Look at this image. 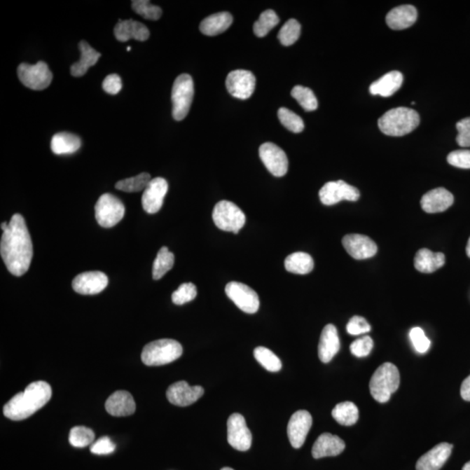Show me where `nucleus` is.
Segmentation results:
<instances>
[{
    "label": "nucleus",
    "instance_id": "36",
    "mask_svg": "<svg viewBox=\"0 0 470 470\" xmlns=\"http://www.w3.org/2000/svg\"><path fill=\"white\" fill-rule=\"evenodd\" d=\"M151 181L152 178L149 174L142 173L137 177L122 179L116 183V188L125 193H137L144 191Z\"/></svg>",
    "mask_w": 470,
    "mask_h": 470
},
{
    "label": "nucleus",
    "instance_id": "27",
    "mask_svg": "<svg viewBox=\"0 0 470 470\" xmlns=\"http://www.w3.org/2000/svg\"><path fill=\"white\" fill-rule=\"evenodd\" d=\"M403 83V76L400 71H392L383 75L378 81L374 82L369 88L372 95L390 97L396 93Z\"/></svg>",
    "mask_w": 470,
    "mask_h": 470
},
{
    "label": "nucleus",
    "instance_id": "25",
    "mask_svg": "<svg viewBox=\"0 0 470 470\" xmlns=\"http://www.w3.org/2000/svg\"><path fill=\"white\" fill-rule=\"evenodd\" d=\"M114 35L120 42H127L132 39L138 41H146L150 37V32L145 25L139 21L120 20L114 27Z\"/></svg>",
    "mask_w": 470,
    "mask_h": 470
},
{
    "label": "nucleus",
    "instance_id": "4",
    "mask_svg": "<svg viewBox=\"0 0 470 470\" xmlns=\"http://www.w3.org/2000/svg\"><path fill=\"white\" fill-rule=\"evenodd\" d=\"M400 385V373L396 365L385 362L376 369L369 383L373 398L378 403L389 401Z\"/></svg>",
    "mask_w": 470,
    "mask_h": 470
},
{
    "label": "nucleus",
    "instance_id": "37",
    "mask_svg": "<svg viewBox=\"0 0 470 470\" xmlns=\"http://www.w3.org/2000/svg\"><path fill=\"white\" fill-rule=\"evenodd\" d=\"M291 95L307 112H312L317 109L318 100L311 89L303 87V85H296L293 88Z\"/></svg>",
    "mask_w": 470,
    "mask_h": 470
},
{
    "label": "nucleus",
    "instance_id": "1",
    "mask_svg": "<svg viewBox=\"0 0 470 470\" xmlns=\"http://www.w3.org/2000/svg\"><path fill=\"white\" fill-rule=\"evenodd\" d=\"M0 254L11 274L21 276L26 274L32 259L31 235L22 215L15 214L3 233L0 242Z\"/></svg>",
    "mask_w": 470,
    "mask_h": 470
},
{
    "label": "nucleus",
    "instance_id": "13",
    "mask_svg": "<svg viewBox=\"0 0 470 470\" xmlns=\"http://www.w3.org/2000/svg\"><path fill=\"white\" fill-rule=\"evenodd\" d=\"M261 161L275 177H282L289 170V160L284 151L274 143L267 142L260 146Z\"/></svg>",
    "mask_w": 470,
    "mask_h": 470
},
{
    "label": "nucleus",
    "instance_id": "6",
    "mask_svg": "<svg viewBox=\"0 0 470 470\" xmlns=\"http://www.w3.org/2000/svg\"><path fill=\"white\" fill-rule=\"evenodd\" d=\"M195 88L193 81L189 74H183L177 78L172 90V102H173V117L175 120L181 121L188 116L191 107Z\"/></svg>",
    "mask_w": 470,
    "mask_h": 470
},
{
    "label": "nucleus",
    "instance_id": "45",
    "mask_svg": "<svg viewBox=\"0 0 470 470\" xmlns=\"http://www.w3.org/2000/svg\"><path fill=\"white\" fill-rule=\"evenodd\" d=\"M373 347H374V342H373L371 337L364 336L360 339L354 340L351 344L350 351L354 357L360 358L366 357L371 354Z\"/></svg>",
    "mask_w": 470,
    "mask_h": 470
},
{
    "label": "nucleus",
    "instance_id": "56",
    "mask_svg": "<svg viewBox=\"0 0 470 470\" xmlns=\"http://www.w3.org/2000/svg\"><path fill=\"white\" fill-rule=\"evenodd\" d=\"M127 51H130V50H131V48H130V46H129V48H127Z\"/></svg>",
    "mask_w": 470,
    "mask_h": 470
},
{
    "label": "nucleus",
    "instance_id": "55",
    "mask_svg": "<svg viewBox=\"0 0 470 470\" xmlns=\"http://www.w3.org/2000/svg\"><path fill=\"white\" fill-rule=\"evenodd\" d=\"M221 470H235V469H233L228 468V467H226V468L221 469Z\"/></svg>",
    "mask_w": 470,
    "mask_h": 470
},
{
    "label": "nucleus",
    "instance_id": "9",
    "mask_svg": "<svg viewBox=\"0 0 470 470\" xmlns=\"http://www.w3.org/2000/svg\"><path fill=\"white\" fill-rule=\"evenodd\" d=\"M125 215V207L117 197L105 193L99 197L95 206V216L99 226L112 228L120 222Z\"/></svg>",
    "mask_w": 470,
    "mask_h": 470
},
{
    "label": "nucleus",
    "instance_id": "20",
    "mask_svg": "<svg viewBox=\"0 0 470 470\" xmlns=\"http://www.w3.org/2000/svg\"><path fill=\"white\" fill-rule=\"evenodd\" d=\"M453 450V445L448 443L437 444L427 452L416 462V470H440L446 464Z\"/></svg>",
    "mask_w": 470,
    "mask_h": 470
},
{
    "label": "nucleus",
    "instance_id": "42",
    "mask_svg": "<svg viewBox=\"0 0 470 470\" xmlns=\"http://www.w3.org/2000/svg\"><path fill=\"white\" fill-rule=\"evenodd\" d=\"M132 10L146 20H158L163 15L160 7L153 6L146 0H134L132 1Z\"/></svg>",
    "mask_w": 470,
    "mask_h": 470
},
{
    "label": "nucleus",
    "instance_id": "52",
    "mask_svg": "<svg viewBox=\"0 0 470 470\" xmlns=\"http://www.w3.org/2000/svg\"><path fill=\"white\" fill-rule=\"evenodd\" d=\"M466 253H467V256L470 258V238L469 240L467 247H466Z\"/></svg>",
    "mask_w": 470,
    "mask_h": 470
},
{
    "label": "nucleus",
    "instance_id": "30",
    "mask_svg": "<svg viewBox=\"0 0 470 470\" xmlns=\"http://www.w3.org/2000/svg\"><path fill=\"white\" fill-rule=\"evenodd\" d=\"M233 23V16L227 12L208 16L200 25V30L207 36H216L227 31Z\"/></svg>",
    "mask_w": 470,
    "mask_h": 470
},
{
    "label": "nucleus",
    "instance_id": "19",
    "mask_svg": "<svg viewBox=\"0 0 470 470\" xmlns=\"http://www.w3.org/2000/svg\"><path fill=\"white\" fill-rule=\"evenodd\" d=\"M109 285V278L99 271L85 272L78 275L73 281L75 292L84 296H92L102 292Z\"/></svg>",
    "mask_w": 470,
    "mask_h": 470
},
{
    "label": "nucleus",
    "instance_id": "33",
    "mask_svg": "<svg viewBox=\"0 0 470 470\" xmlns=\"http://www.w3.org/2000/svg\"><path fill=\"white\" fill-rule=\"evenodd\" d=\"M332 416L340 425L352 426L359 419L358 408L351 401H344L333 408Z\"/></svg>",
    "mask_w": 470,
    "mask_h": 470
},
{
    "label": "nucleus",
    "instance_id": "28",
    "mask_svg": "<svg viewBox=\"0 0 470 470\" xmlns=\"http://www.w3.org/2000/svg\"><path fill=\"white\" fill-rule=\"evenodd\" d=\"M78 48L81 51V60L71 67V74L74 77L83 76L89 68L95 66L102 57V55L93 49L87 41H81L78 44Z\"/></svg>",
    "mask_w": 470,
    "mask_h": 470
},
{
    "label": "nucleus",
    "instance_id": "39",
    "mask_svg": "<svg viewBox=\"0 0 470 470\" xmlns=\"http://www.w3.org/2000/svg\"><path fill=\"white\" fill-rule=\"evenodd\" d=\"M95 438V432L87 427L78 426L71 429L69 441L71 446L85 448L92 444Z\"/></svg>",
    "mask_w": 470,
    "mask_h": 470
},
{
    "label": "nucleus",
    "instance_id": "44",
    "mask_svg": "<svg viewBox=\"0 0 470 470\" xmlns=\"http://www.w3.org/2000/svg\"><path fill=\"white\" fill-rule=\"evenodd\" d=\"M410 337L413 345L418 353L425 354L429 350L431 343L421 328H418V326L413 328L410 330Z\"/></svg>",
    "mask_w": 470,
    "mask_h": 470
},
{
    "label": "nucleus",
    "instance_id": "11",
    "mask_svg": "<svg viewBox=\"0 0 470 470\" xmlns=\"http://www.w3.org/2000/svg\"><path fill=\"white\" fill-rule=\"evenodd\" d=\"M360 195V191L357 188L343 181L326 183L319 192L321 202L326 206L336 205L342 200L357 202Z\"/></svg>",
    "mask_w": 470,
    "mask_h": 470
},
{
    "label": "nucleus",
    "instance_id": "46",
    "mask_svg": "<svg viewBox=\"0 0 470 470\" xmlns=\"http://www.w3.org/2000/svg\"><path fill=\"white\" fill-rule=\"evenodd\" d=\"M447 160L451 166L470 170V150H455L448 154Z\"/></svg>",
    "mask_w": 470,
    "mask_h": 470
},
{
    "label": "nucleus",
    "instance_id": "8",
    "mask_svg": "<svg viewBox=\"0 0 470 470\" xmlns=\"http://www.w3.org/2000/svg\"><path fill=\"white\" fill-rule=\"evenodd\" d=\"M17 71L21 83L35 91L48 88L53 81L52 71L43 61L35 64H20Z\"/></svg>",
    "mask_w": 470,
    "mask_h": 470
},
{
    "label": "nucleus",
    "instance_id": "35",
    "mask_svg": "<svg viewBox=\"0 0 470 470\" xmlns=\"http://www.w3.org/2000/svg\"><path fill=\"white\" fill-rule=\"evenodd\" d=\"M254 358L269 372H278L282 368V364L277 355L265 347H258L254 351Z\"/></svg>",
    "mask_w": 470,
    "mask_h": 470
},
{
    "label": "nucleus",
    "instance_id": "51",
    "mask_svg": "<svg viewBox=\"0 0 470 470\" xmlns=\"http://www.w3.org/2000/svg\"><path fill=\"white\" fill-rule=\"evenodd\" d=\"M461 396L462 399L470 401V375L462 384Z\"/></svg>",
    "mask_w": 470,
    "mask_h": 470
},
{
    "label": "nucleus",
    "instance_id": "7",
    "mask_svg": "<svg viewBox=\"0 0 470 470\" xmlns=\"http://www.w3.org/2000/svg\"><path fill=\"white\" fill-rule=\"evenodd\" d=\"M214 224L221 230L237 234L246 223V216L235 203L221 200L215 205L213 211Z\"/></svg>",
    "mask_w": 470,
    "mask_h": 470
},
{
    "label": "nucleus",
    "instance_id": "48",
    "mask_svg": "<svg viewBox=\"0 0 470 470\" xmlns=\"http://www.w3.org/2000/svg\"><path fill=\"white\" fill-rule=\"evenodd\" d=\"M457 144L462 147L470 146V117L457 122Z\"/></svg>",
    "mask_w": 470,
    "mask_h": 470
},
{
    "label": "nucleus",
    "instance_id": "50",
    "mask_svg": "<svg viewBox=\"0 0 470 470\" xmlns=\"http://www.w3.org/2000/svg\"><path fill=\"white\" fill-rule=\"evenodd\" d=\"M102 87L106 92L116 95L122 88L121 78L118 74H110L104 80Z\"/></svg>",
    "mask_w": 470,
    "mask_h": 470
},
{
    "label": "nucleus",
    "instance_id": "29",
    "mask_svg": "<svg viewBox=\"0 0 470 470\" xmlns=\"http://www.w3.org/2000/svg\"><path fill=\"white\" fill-rule=\"evenodd\" d=\"M445 264V256L443 253H434L427 249L418 251L415 257L416 270L424 274L438 270Z\"/></svg>",
    "mask_w": 470,
    "mask_h": 470
},
{
    "label": "nucleus",
    "instance_id": "22",
    "mask_svg": "<svg viewBox=\"0 0 470 470\" xmlns=\"http://www.w3.org/2000/svg\"><path fill=\"white\" fill-rule=\"evenodd\" d=\"M345 448V443L339 436L324 433L315 441L312 448V455L315 459L336 457L342 454Z\"/></svg>",
    "mask_w": 470,
    "mask_h": 470
},
{
    "label": "nucleus",
    "instance_id": "24",
    "mask_svg": "<svg viewBox=\"0 0 470 470\" xmlns=\"http://www.w3.org/2000/svg\"><path fill=\"white\" fill-rule=\"evenodd\" d=\"M106 410L111 415L122 417L134 414L136 403L130 393L127 391L118 390L111 394L106 400Z\"/></svg>",
    "mask_w": 470,
    "mask_h": 470
},
{
    "label": "nucleus",
    "instance_id": "10",
    "mask_svg": "<svg viewBox=\"0 0 470 470\" xmlns=\"http://www.w3.org/2000/svg\"><path fill=\"white\" fill-rule=\"evenodd\" d=\"M226 294L240 310L247 314H254L259 310V296L250 286L244 283L231 282L225 289Z\"/></svg>",
    "mask_w": 470,
    "mask_h": 470
},
{
    "label": "nucleus",
    "instance_id": "17",
    "mask_svg": "<svg viewBox=\"0 0 470 470\" xmlns=\"http://www.w3.org/2000/svg\"><path fill=\"white\" fill-rule=\"evenodd\" d=\"M313 423L310 412L299 410L291 416L288 425V436L293 448H300L306 441Z\"/></svg>",
    "mask_w": 470,
    "mask_h": 470
},
{
    "label": "nucleus",
    "instance_id": "18",
    "mask_svg": "<svg viewBox=\"0 0 470 470\" xmlns=\"http://www.w3.org/2000/svg\"><path fill=\"white\" fill-rule=\"evenodd\" d=\"M343 245L350 256L355 260H366L375 256L378 246L369 237L352 234L344 236Z\"/></svg>",
    "mask_w": 470,
    "mask_h": 470
},
{
    "label": "nucleus",
    "instance_id": "14",
    "mask_svg": "<svg viewBox=\"0 0 470 470\" xmlns=\"http://www.w3.org/2000/svg\"><path fill=\"white\" fill-rule=\"evenodd\" d=\"M252 434L247 428L245 418L240 414H233L228 420V441L239 451L249 450L252 445Z\"/></svg>",
    "mask_w": 470,
    "mask_h": 470
},
{
    "label": "nucleus",
    "instance_id": "49",
    "mask_svg": "<svg viewBox=\"0 0 470 470\" xmlns=\"http://www.w3.org/2000/svg\"><path fill=\"white\" fill-rule=\"evenodd\" d=\"M116 444L113 443L109 437H102L95 443L91 447V452L95 455H109L116 450Z\"/></svg>",
    "mask_w": 470,
    "mask_h": 470
},
{
    "label": "nucleus",
    "instance_id": "34",
    "mask_svg": "<svg viewBox=\"0 0 470 470\" xmlns=\"http://www.w3.org/2000/svg\"><path fill=\"white\" fill-rule=\"evenodd\" d=\"M174 264V256L168 250L167 247H161L157 254L155 260L153 265V278L160 279L173 268Z\"/></svg>",
    "mask_w": 470,
    "mask_h": 470
},
{
    "label": "nucleus",
    "instance_id": "38",
    "mask_svg": "<svg viewBox=\"0 0 470 470\" xmlns=\"http://www.w3.org/2000/svg\"><path fill=\"white\" fill-rule=\"evenodd\" d=\"M279 19L274 11L267 10L261 14L259 20L254 25V34L259 38H263L268 35L272 28L277 26Z\"/></svg>",
    "mask_w": 470,
    "mask_h": 470
},
{
    "label": "nucleus",
    "instance_id": "43",
    "mask_svg": "<svg viewBox=\"0 0 470 470\" xmlns=\"http://www.w3.org/2000/svg\"><path fill=\"white\" fill-rule=\"evenodd\" d=\"M197 289L193 283H183L172 294V300L177 305H183L195 299Z\"/></svg>",
    "mask_w": 470,
    "mask_h": 470
},
{
    "label": "nucleus",
    "instance_id": "31",
    "mask_svg": "<svg viewBox=\"0 0 470 470\" xmlns=\"http://www.w3.org/2000/svg\"><path fill=\"white\" fill-rule=\"evenodd\" d=\"M81 146V139L70 132H59L53 136L51 141L53 153L58 155L76 153Z\"/></svg>",
    "mask_w": 470,
    "mask_h": 470
},
{
    "label": "nucleus",
    "instance_id": "16",
    "mask_svg": "<svg viewBox=\"0 0 470 470\" xmlns=\"http://www.w3.org/2000/svg\"><path fill=\"white\" fill-rule=\"evenodd\" d=\"M167 191L168 183L166 179L161 177L152 179L142 195V206L146 213L153 214L160 210Z\"/></svg>",
    "mask_w": 470,
    "mask_h": 470
},
{
    "label": "nucleus",
    "instance_id": "53",
    "mask_svg": "<svg viewBox=\"0 0 470 470\" xmlns=\"http://www.w3.org/2000/svg\"><path fill=\"white\" fill-rule=\"evenodd\" d=\"M8 225L9 224H7L6 222H3V223H1V229L3 232L6 230L7 228H8Z\"/></svg>",
    "mask_w": 470,
    "mask_h": 470
},
{
    "label": "nucleus",
    "instance_id": "3",
    "mask_svg": "<svg viewBox=\"0 0 470 470\" xmlns=\"http://www.w3.org/2000/svg\"><path fill=\"white\" fill-rule=\"evenodd\" d=\"M419 124L418 113L408 107H397L387 111L378 120L380 130L384 134L393 137L410 134Z\"/></svg>",
    "mask_w": 470,
    "mask_h": 470
},
{
    "label": "nucleus",
    "instance_id": "47",
    "mask_svg": "<svg viewBox=\"0 0 470 470\" xmlns=\"http://www.w3.org/2000/svg\"><path fill=\"white\" fill-rule=\"evenodd\" d=\"M371 326L364 317H354L347 325V331L350 335L359 336L371 331Z\"/></svg>",
    "mask_w": 470,
    "mask_h": 470
},
{
    "label": "nucleus",
    "instance_id": "41",
    "mask_svg": "<svg viewBox=\"0 0 470 470\" xmlns=\"http://www.w3.org/2000/svg\"><path fill=\"white\" fill-rule=\"evenodd\" d=\"M278 118L281 123L294 134H299L304 130L305 125L303 118L286 107L279 109Z\"/></svg>",
    "mask_w": 470,
    "mask_h": 470
},
{
    "label": "nucleus",
    "instance_id": "26",
    "mask_svg": "<svg viewBox=\"0 0 470 470\" xmlns=\"http://www.w3.org/2000/svg\"><path fill=\"white\" fill-rule=\"evenodd\" d=\"M417 10L411 5L396 7L386 17L387 26L393 30H404L410 27L417 20Z\"/></svg>",
    "mask_w": 470,
    "mask_h": 470
},
{
    "label": "nucleus",
    "instance_id": "21",
    "mask_svg": "<svg viewBox=\"0 0 470 470\" xmlns=\"http://www.w3.org/2000/svg\"><path fill=\"white\" fill-rule=\"evenodd\" d=\"M453 195L443 188L431 190L425 193L421 200L422 208L428 214L441 213L453 205Z\"/></svg>",
    "mask_w": 470,
    "mask_h": 470
},
{
    "label": "nucleus",
    "instance_id": "54",
    "mask_svg": "<svg viewBox=\"0 0 470 470\" xmlns=\"http://www.w3.org/2000/svg\"><path fill=\"white\" fill-rule=\"evenodd\" d=\"M462 470H470V461L469 462H467V464H466L464 466V468H462Z\"/></svg>",
    "mask_w": 470,
    "mask_h": 470
},
{
    "label": "nucleus",
    "instance_id": "40",
    "mask_svg": "<svg viewBox=\"0 0 470 470\" xmlns=\"http://www.w3.org/2000/svg\"><path fill=\"white\" fill-rule=\"evenodd\" d=\"M300 25L296 20L286 21L284 26L279 30L278 39L283 46H289L296 43L300 38Z\"/></svg>",
    "mask_w": 470,
    "mask_h": 470
},
{
    "label": "nucleus",
    "instance_id": "15",
    "mask_svg": "<svg viewBox=\"0 0 470 470\" xmlns=\"http://www.w3.org/2000/svg\"><path fill=\"white\" fill-rule=\"evenodd\" d=\"M205 392L202 387L189 386L185 381L177 382L168 387L167 397L175 406H190L202 397Z\"/></svg>",
    "mask_w": 470,
    "mask_h": 470
},
{
    "label": "nucleus",
    "instance_id": "2",
    "mask_svg": "<svg viewBox=\"0 0 470 470\" xmlns=\"http://www.w3.org/2000/svg\"><path fill=\"white\" fill-rule=\"evenodd\" d=\"M51 397L52 387L48 382H32L6 404L4 415L13 421H22L44 407Z\"/></svg>",
    "mask_w": 470,
    "mask_h": 470
},
{
    "label": "nucleus",
    "instance_id": "32",
    "mask_svg": "<svg viewBox=\"0 0 470 470\" xmlns=\"http://www.w3.org/2000/svg\"><path fill=\"white\" fill-rule=\"evenodd\" d=\"M285 268L293 274L307 275L314 269V260L307 253H293L286 258Z\"/></svg>",
    "mask_w": 470,
    "mask_h": 470
},
{
    "label": "nucleus",
    "instance_id": "23",
    "mask_svg": "<svg viewBox=\"0 0 470 470\" xmlns=\"http://www.w3.org/2000/svg\"><path fill=\"white\" fill-rule=\"evenodd\" d=\"M340 347L338 331L335 326L329 324L322 330L320 343L318 346V354L324 364H329L336 354L339 352Z\"/></svg>",
    "mask_w": 470,
    "mask_h": 470
},
{
    "label": "nucleus",
    "instance_id": "5",
    "mask_svg": "<svg viewBox=\"0 0 470 470\" xmlns=\"http://www.w3.org/2000/svg\"><path fill=\"white\" fill-rule=\"evenodd\" d=\"M181 344L173 339L154 340L145 346L141 354L143 364L146 366H163L177 360L181 357Z\"/></svg>",
    "mask_w": 470,
    "mask_h": 470
},
{
    "label": "nucleus",
    "instance_id": "12",
    "mask_svg": "<svg viewBox=\"0 0 470 470\" xmlns=\"http://www.w3.org/2000/svg\"><path fill=\"white\" fill-rule=\"evenodd\" d=\"M256 78L252 71L235 70L228 75L226 87L235 98L247 99L256 90Z\"/></svg>",
    "mask_w": 470,
    "mask_h": 470
}]
</instances>
